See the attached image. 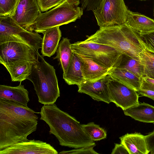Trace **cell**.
Returning <instances> with one entry per match:
<instances>
[{"mask_svg": "<svg viewBox=\"0 0 154 154\" xmlns=\"http://www.w3.org/2000/svg\"><path fill=\"white\" fill-rule=\"evenodd\" d=\"M102 0H81V7L86 11H93L99 5Z\"/></svg>", "mask_w": 154, "mask_h": 154, "instance_id": "4dcf8cb0", "label": "cell"}, {"mask_svg": "<svg viewBox=\"0 0 154 154\" xmlns=\"http://www.w3.org/2000/svg\"><path fill=\"white\" fill-rule=\"evenodd\" d=\"M147 148L149 152L154 151V130L145 136Z\"/></svg>", "mask_w": 154, "mask_h": 154, "instance_id": "d6a6232c", "label": "cell"}, {"mask_svg": "<svg viewBox=\"0 0 154 154\" xmlns=\"http://www.w3.org/2000/svg\"><path fill=\"white\" fill-rule=\"evenodd\" d=\"M110 79L107 75L95 81H85L78 85V92L89 95L94 100L109 104L111 102L108 86Z\"/></svg>", "mask_w": 154, "mask_h": 154, "instance_id": "4fadbf2b", "label": "cell"}, {"mask_svg": "<svg viewBox=\"0 0 154 154\" xmlns=\"http://www.w3.org/2000/svg\"><path fill=\"white\" fill-rule=\"evenodd\" d=\"M59 27L50 28L43 33L41 53L44 56L51 57L56 52L61 37Z\"/></svg>", "mask_w": 154, "mask_h": 154, "instance_id": "ac0fdd59", "label": "cell"}, {"mask_svg": "<svg viewBox=\"0 0 154 154\" xmlns=\"http://www.w3.org/2000/svg\"><path fill=\"white\" fill-rule=\"evenodd\" d=\"M125 115L136 120L154 124V106L143 102L138 103L124 110Z\"/></svg>", "mask_w": 154, "mask_h": 154, "instance_id": "ffe728a7", "label": "cell"}, {"mask_svg": "<svg viewBox=\"0 0 154 154\" xmlns=\"http://www.w3.org/2000/svg\"><path fill=\"white\" fill-rule=\"evenodd\" d=\"M112 154H129L125 146L122 143H115L114 148L112 150Z\"/></svg>", "mask_w": 154, "mask_h": 154, "instance_id": "836d02e7", "label": "cell"}, {"mask_svg": "<svg viewBox=\"0 0 154 154\" xmlns=\"http://www.w3.org/2000/svg\"><path fill=\"white\" fill-rule=\"evenodd\" d=\"M139 60L143 67L144 77L154 79V54L144 48L140 54Z\"/></svg>", "mask_w": 154, "mask_h": 154, "instance_id": "d4e9b609", "label": "cell"}, {"mask_svg": "<svg viewBox=\"0 0 154 154\" xmlns=\"http://www.w3.org/2000/svg\"><path fill=\"white\" fill-rule=\"evenodd\" d=\"M140 89L154 91V79L145 76L143 77Z\"/></svg>", "mask_w": 154, "mask_h": 154, "instance_id": "1f68e13d", "label": "cell"}, {"mask_svg": "<svg viewBox=\"0 0 154 154\" xmlns=\"http://www.w3.org/2000/svg\"></svg>", "mask_w": 154, "mask_h": 154, "instance_id": "8d00e7d4", "label": "cell"}, {"mask_svg": "<svg viewBox=\"0 0 154 154\" xmlns=\"http://www.w3.org/2000/svg\"><path fill=\"white\" fill-rule=\"evenodd\" d=\"M96 145H93L87 147H83L68 151H63L59 153L61 154H98L94 149Z\"/></svg>", "mask_w": 154, "mask_h": 154, "instance_id": "f546056e", "label": "cell"}, {"mask_svg": "<svg viewBox=\"0 0 154 154\" xmlns=\"http://www.w3.org/2000/svg\"><path fill=\"white\" fill-rule=\"evenodd\" d=\"M41 12L37 0H20L12 17L18 24L28 30Z\"/></svg>", "mask_w": 154, "mask_h": 154, "instance_id": "7c38bea8", "label": "cell"}, {"mask_svg": "<svg viewBox=\"0 0 154 154\" xmlns=\"http://www.w3.org/2000/svg\"><path fill=\"white\" fill-rule=\"evenodd\" d=\"M108 86L111 102L124 111L139 103L137 91L111 78Z\"/></svg>", "mask_w": 154, "mask_h": 154, "instance_id": "30bf717a", "label": "cell"}, {"mask_svg": "<svg viewBox=\"0 0 154 154\" xmlns=\"http://www.w3.org/2000/svg\"><path fill=\"white\" fill-rule=\"evenodd\" d=\"M36 51L37 60L26 79L32 82L39 103L44 105L52 104L60 94L55 70L45 60L42 54Z\"/></svg>", "mask_w": 154, "mask_h": 154, "instance_id": "277c9868", "label": "cell"}, {"mask_svg": "<svg viewBox=\"0 0 154 154\" xmlns=\"http://www.w3.org/2000/svg\"><path fill=\"white\" fill-rule=\"evenodd\" d=\"M119 138L121 143L125 146L129 154H147L149 152L145 136L140 133H127Z\"/></svg>", "mask_w": 154, "mask_h": 154, "instance_id": "e0dca14e", "label": "cell"}, {"mask_svg": "<svg viewBox=\"0 0 154 154\" xmlns=\"http://www.w3.org/2000/svg\"><path fill=\"white\" fill-rule=\"evenodd\" d=\"M39 113L40 119L49 127V134L56 137L61 146L76 148L96 145L79 122L55 104L44 105Z\"/></svg>", "mask_w": 154, "mask_h": 154, "instance_id": "7a4b0ae2", "label": "cell"}, {"mask_svg": "<svg viewBox=\"0 0 154 154\" xmlns=\"http://www.w3.org/2000/svg\"><path fill=\"white\" fill-rule=\"evenodd\" d=\"M71 44L69 39L63 38L59 43L56 56L53 58L57 59L59 62L63 72V76L66 72L72 53Z\"/></svg>", "mask_w": 154, "mask_h": 154, "instance_id": "603a6c76", "label": "cell"}, {"mask_svg": "<svg viewBox=\"0 0 154 154\" xmlns=\"http://www.w3.org/2000/svg\"><path fill=\"white\" fill-rule=\"evenodd\" d=\"M138 94L142 96L148 97L154 100V91L142 89H140Z\"/></svg>", "mask_w": 154, "mask_h": 154, "instance_id": "e575fe53", "label": "cell"}, {"mask_svg": "<svg viewBox=\"0 0 154 154\" xmlns=\"http://www.w3.org/2000/svg\"><path fill=\"white\" fill-rule=\"evenodd\" d=\"M76 54L82 62L85 81L94 82L108 75L109 69L85 56Z\"/></svg>", "mask_w": 154, "mask_h": 154, "instance_id": "2e32d148", "label": "cell"}, {"mask_svg": "<svg viewBox=\"0 0 154 154\" xmlns=\"http://www.w3.org/2000/svg\"><path fill=\"white\" fill-rule=\"evenodd\" d=\"M33 64L26 61L19 60L2 65L10 73L12 82H21L26 79L30 74Z\"/></svg>", "mask_w": 154, "mask_h": 154, "instance_id": "44dd1931", "label": "cell"}, {"mask_svg": "<svg viewBox=\"0 0 154 154\" xmlns=\"http://www.w3.org/2000/svg\"><path fill=\"white\" fill-rule=\"evenodd\" d=\"M80 3L79 0H65L48 11L41 12L28 30L43 33L50 28L75 21L83 14Z\"/></svg>", "mask_w": 154, "mask_h": 154, "instance_id": "5b68a950", "label": "cell"}, {"mask_svg": "<svg viewBox=\"0 0 154 154\" xmlns=\"http://www.w3.org/2000/svg\"><path fill=\"white\" fill-rule=\"evenodd\" d=\"M37 112L13 101L0 99V150L28 140L38 125Z\"/></svg>", "mask_w": 154, "mask_h": 154, "instance_id": "6da1fadb", "label": "cell"}, {"mask_svg": "<svg viewBox=\"0 0 154 154\" xmlns=\"http://www.w3.org/2000/svg\"><path fill=\"white\" fill-rule=\"evenodd\" d=\"M128 9L124 0H102L92 11L101 27L124 23Z\"/></svg>", "mask_w": 154, "mask_h": 154, "instance_id": "ba28073f", "label": "cell"}, {"mask_svg": "<svg viewBox=\"0 0 154 154\" xmlns=\"http://www.w3.org/2000/svg\"><path fill=\"white\" fill-rule=\"evenodd\" d=\"M72 52L85 56L109 69L117 68L122 54L110 46L90 42H77L71 44Z\"/></svg>", "mask_w": 154, "mask_h": 154, "instance_id": "8992f818", "label": "cell"}, {"mask_svg": "<svg viewBox=\"0 0 154 154\" xmlns=\"http://www.w3.org/2000/svg\"><path fill=\"white\" fill-rule=\"evenodd\" d=\"M137 33L144 48L154 54V31L143 33Z\"/></svg>", "mask_w": 154, "mask_h": 154, "instance_id": "83f0119b", "label": "cell"}, {"mask_svg": "<svg viewBox=\"0 0 154 154\" xmlns=\"http://www.w3.org/2000/svg\"><path fill=\"white\" fill-rule=\"evenodd\" d=\"M21 83L15 87L0 85V99L12 101L27 107L29 101V92Z\"/></svg>", "mask_w": 154, "mask_h": 154, "instance_id": "9a60e30c", "label": "cell"}, {"mask_svg": "<svg viewBox=\"0 0 154 154\" xmlns=\"http://www.w3.org/2000/svg\"><path fill=\"white\" fill-rule=\"evenodd\" d=\"M20 0H0V17L12 16Z\"/></svg>", "mask_w": 154, "mask_h": 154, "instance_id": "4316f807", "label": "cell"}, {"mask_svg": "<svg viewBox=\"0 0 154 154\" xmlns=\"http://www.w3.org/2000/svg\"><path fill=\"white\" fill-rule=\"evenodd\" d=\"M63 78L69 85L78 86L85 81L82 62L78 55L73 52L66 72L63 76Z\"/></svg>", "mask_w": 154, "mask_h": 154, "instance_id": "d6986e66", "label": "cell"}, {"mask_svg": "<svg viewBox=\"0 0 154 154\" xmlns=\"http://www.w3.org/2000/svg\"><path fill=\"white\" fill-rule=\"evenodd\" d=\"M84 41L110 46L138 60L140 54L144 48L138 33L125 23L100 27Z\"/></svg>", "mask_w": 154, "mask_h": 154, "instance_id": "3957f363", "label": "cell"}, {"mask_svg": "<svg viewBox=\"0 0 154 154\" xmlns=\"http://www.w3.org/2000/svg\"><path fill=\"white\" fill-rule=\"evenodd\" d=\"M116 68L127 70L141 79L144 77L143 66L139 60L122 54L121 60Z\"/></svg>", "mask_w": 154, "mask_h": 154, "instance_id": "cb8c5ba5", "label": "cell"}, {"mask_svg": "<svg viewBox=\"0 0 154 154\" xmlns=\"http://www.w3.org/2000/svg\"><path fill=\"white\" fill-rule=\"evenodd\" d=\"M82 126L85 133L94 141H99L106 138L107 134L106 131L94 122L82 125Z\"/></svg>", "mask_w": 154, "mask_h": 154, "instance_id": "484cf974", "label": "cell"}, {"mask_svg": "<svg viewBox=\"0 0 154 154\" xmlns=\"http://www.w3.org/2000/svg\"><path fill=\"white\" fill-rule=\"evenodd\" d=\"M36 51L25 44L9 42L0 45V63H4L19 60L33 63L36 62Z\"/></svg>", "mask_w": 154, "mask_h": 154, "instance_id": "9c48e42d", "label": "cell"}, {"mask_svg": "<svg viewBox=\"0 0 154 154\" xmlns=\"http://www.w3.org/2000/svg\"><path fill=\"white\" fill-rule=\"evenodd\" d=\"M42 38L38 33L22 27L12 16L0 17V45L9 42H20L38 51L42 48Z\"/></svg>", "mask_w": 154, "mask_h": 154, "instance_id": "52a82bcc", "label": "cell"}, {"mask_svg": "<svg viewBox=\"0 0 154 154\" xmlns=\"http://www.w3.org/2000/svg\"><path fill=\"white\" fill-rule=\"evenodd\" d=\"M113 80L123 84L138 91L141 88L142 79L125 69L113 68L108 75Z\"/></svg>", "mask_w": 154, "mask_h": 154, "instance_id": "7402d4cb", "label": "cell"}, {"mask_svg": "<svg viewBox=\"0 0 154 154\" xmlns=\"http://www.w3.org/2000/svg\"><path fill=\"white\" fill-rule=\"evenodd\" d=\"M136 32L143 33L154 31V20L144 15L128 9L125 23Z\"/></svg>", "mask_w": 154, "mask_h": 154, "instance_id": "5bb4252c", "label": "cell"}, {"mask_svg": "<svg viewBox=\"0 0 154 154\" xmlns=\"http://www.w3.org/2000/svg\"><path fill=\"white\" fill-rule=\"evenodd\" d=\"M50 144L34 139L19 143L0 150V154H57Z\"/></svg>", "mask_w": 154, "mask_h": 154, "instance_id": "8fae6325", "label": "cell"}, {"mask_svg": "<svg viewBox=\"0 0 154 154\" xmlns=\"http://www.w3.org/2000/svg\"><path fill=\"white\" fill-rule=\"evenodd\" d=\"M150 153L151 154H154V151L152 152H150Z\"/></svg>", "mask_w": 154, "mask_h": 154, "instance_id": "d590c367", "label": "cell"}, {"mask_svg": "<svg viewBox=\"0 0 154 154\" xmlns=\"http://www.w3.org/2000/svg\"><path fill=\"white\" fill-rule=\"evenodd\" d=\"M65 0H37L41 12L46 11L60 5Z\"/></svg>", "mask_w": 154, "mask_h": 154, "instance_id": "f1b7e54d", "label": "cell"}]
</instances>
